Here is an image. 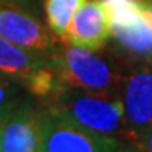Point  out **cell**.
<instances>
[{
    "label": "cell",
    "mask_w": 152,
    "mask_h": 152,
    "mask_svg": "<svg viewBox=\"0 0 152 152\" xmlns=\"http://www.w3.org/2000/svg\"><path fill=\"white\" fill-rule=\"evenodd\" d=\"M50 106L62 110L73 121L92 132L134 144L123 98L112 92L65 88L50 101Z\"/></svg>",
    "instance_id": "6da1fadb"
},
{
    "label": "cell",
    "mask_w": 152,
    "mask_h": 152,
    "mask_svg": "<svg viewBox=\"0 0 152 152\" xmlns=\"http://www.w3.org/2000/svg\"><path fill=\"white\" fill-rule=\"evenodd\" d=\"M65 88H81L90 92H112L121 82V76L107 59L96 50L67 45L50 56Z\"/></svg>",
    "instance_id": "7a4b0ae2"
},
{
    "label": "cell",
    "mask_w": 152,
    "mask_h": 152,
    "mask_svg": "<svg viewBox=\"0 0 152 152\" xmlns=\"http://www.w3.org/2000/svg\"><path fill=\"white\" fill-rule=\"evenodd\" d=\"M42 112V152H116L127 144L82 127L53 106L44 107Z\"/></svg>",
    "instance_id": "3957f363"
},
{
    "label": "cell",
    "mask_w": 152,
    "mask_h": 152,
    "mask_svg": "<svg viewBox=\"0 0 152 152\" xmlns=\"http://www.w3.org/2000/svg\"><path fill=\"white\" fill-rule=\"evenodd\" d=\"M112 36L124 50L138 56H152V5L144 0L107 3Z\"/></svg>",
    "instance_id": "277c9868"
},
{
    "label": "cell",
    "mask_w": 152,
    "mask_h": 152,
    "mask_svg": "<svg viewBox=\"0 0 152 152\" xmlns=\"http://www.w3.org/2000/svg\"><path fill=\"white\" fill-rule=\"evenodd\" d=\"M121 98L134 144L140 148L152 124V64L137 68L123 81Z\"/></svg>",
    "instance_id": "5b68a950"
},
{
    "label": "cell",
    "mask_w": 152,
    "mask_h": 152,
    "mask_svg": "<svg viewBox=\"0 0 152 152\" xmlns=\"http://www.w3.org/2000/svg\"><path fill=\"white\" fill-rule=\"evenodd\" d=\"M44 112L31 102H19L8 115L0 152H42Z\"/></svg>",
    "instance_id": "8992f818"
},
{
    "label": "cell",
    "mask_w": 152,
    "mask_h": 152,
    "mask_svg": "<svg viewBox=\"0 0 152 152\" xmlns=\"http://www.w3.org/2000/svg\"><path fill=\"white\" fill-rule=\"evenodd\" d=\"M112 36V22L107 3L101 0H86L78 10L65 36L61 40L67 45H78L99 50Z\"/></svg>",
    "instance_id": "52a82bcc"
},
{
    "label": "cell",
    "mask_w": 152,
    "mask_h": 152,
    "mask_svg": "<svg viewBox=\"0 0 152 152\" xmlns=\"http://www.w3.org/2000/svg\"><path fill=\"white\" fill-rule=\"evenodd\" d=\"M0 36L31 51H56L53 34L31 14L11 5H0Z\"/></svg>",
    "instance_id": "ba28073f"
},
{
    "label": "cell",
    "mask_w": 152,
    "mask_h": 152,
    "mask_svg": "<svg viewBox=\"0 0 152 152\" xmlns=\"http://www.w3.org/2000/svg\"><path fill=\"white\" fill-rule=\"evenodd\" d=\"M47 61V53L26 50L0 36V73L19 81L20 84L28 78L31 72Z\"/></svg>",
    "instance_id": "9c48e42d"
},
{
    "label": "cell",
    "mask_w": 152,
    "mask_h": 152,
    "mask_svg": "<svg viewBox=\"0 0 152 152\" xmlns=\"http://www.w3.org/2000/svg\"><path fill=\"white\" fill-rule=\"evenodd\" d=\"M22 86L31 95L50 101L65 90V86L62 84L58 70L51 64L50 56L47 62H44L42 65H39L36 70L28 75V78L22 82Z\"/></svg>",
    "instance_id": "30bf717a"
},
{
    "label": "cell",
    "mask_w": 152,
    "mask_h": 152,
    "mask_svg": "<svg viewBox=\"0 0 152 152\" xmlns=\"http://www.w3.org/2000/svg\"><path fill=\"white\" fill-rule=\"evenodd\" d=\"M86 0H45V16L50 31L62 39L70 26L75 14Z\"/></svg>",
    "instance_id": "8fae6325"
},
{
    "label": "cell",
    "mask_w": 152,
    "mask_h": 152,
    "mask_svg": "<svg viewBox=\"0 0 152 152\" xmlns=\"http://www.w3.org/2000/svg\"><path fill=\"white\" fill-rule=\"evenodd\" d=\"M20 88L19 81L0 73V112H11L20 102Z\"/></svg>",
    "instance_id": "7c38bea8"
},
{
    "label": "cell",
    "mask_w": 152,
    "mask_h": 152,
    "mask_svg": "<svg viewBox=\"0 0 152 152\" xmlns=\"http://www.w3.org/2000/svg\"><path fill=\"white\" fill-rule=\"evenodd\" d=\"M138 149H140V152H152V124H151V127L148 129V132L144 134Z\"/></svg>",
    "instance_id": "4fadbf2b"
},
{
    "label": "cell",
    "mask_w": 152,
    "mask_h": 152,
    "mask_svg": "<svg viewBox=\"0 0 152 152\" xmlns=\"http://www.w3.org/2000/svg\"><path fill=\"white\" fill-rule=\"evenodd\" d=\"M11 112H0V144H2V130H3V124L6 121V118H8V115Z\"/></svg>",
    "instance_id": "5bb4252c"
},
{
    "label": "cell",
    "mask_w": 152,
    "mask_h": 152,
    "mask_svg": "<svg viewBox=\"0 0 152 152\" xmlns=\"http://www.w3.org/2000/svg\"><path fill=\"white\" fill-rule=\"evenodd\" d=\"M116 152H140V149H138L137 146H134V144H124V146L120 149V151H116Z\"/></svg>",
    "instance_id": "9a60e30c"
},
{
    "label": "cell",
    "mask_w": 152,
    "mask_h": 152,
    "mask_svg": "<svg viewBox=\"0 0 152 152\" xmlns=\"http://www.w3.org/2000/svg\"><path fill=\"white\" fill-rule=\"evenodd\" d=\"M101 2H104V3H112V2H118V0H101Z\"/></svg>",
    "instance_id": "2e32d148"
}]
</instances>
